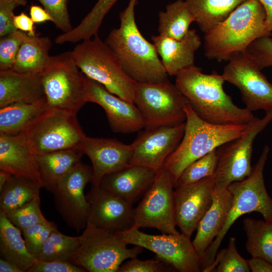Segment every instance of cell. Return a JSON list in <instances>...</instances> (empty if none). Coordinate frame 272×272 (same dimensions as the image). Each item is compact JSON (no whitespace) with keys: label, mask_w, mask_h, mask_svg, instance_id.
<instances>
[{"label":"cell","mask_w":272,"mask_h":272,"mask_svg":"<svg viewBox=\"0 0 272 272\" xmlns=\"http://www.w3.org/2000/svg\"><path fill=\"white\" fill-rule=\"evenodd\" d=\"M223 75L204 74L194 64L180 71L175 85L202 120L219 125H243L255 116L246 108L236 106L223 89Z\"/></svg>","instance_id":"1"},{"label":"cell","mask_w":272,"mask_h":272,"mask_svg":"<svg viewBox=\"0 0 272 272\" xmlns=\"http://www.w3.org/2000/svg\"><path fill=\"white\" fill-rule=\"evenodd\" d=\"M138 0H129L119 15L120 25L108 34L105 42L120 61L127 75L138 83L168 80L154 44L146 39L137 26L135 8Z\"/></svg>","instance_id":"2"},{"label":"cell","mask_w":272,"mask_h":272,"mask_svg":"<svg viewBox=\"0 0 272 272\" xmlns=\"http://www.w3.org/2000/svg\"><path fill=\"white\" fill-rule=\"evenodd\" d=\"M265 12L258 0H247L226 19L205 33L203 48L209 59L228 61L234 54L244 52L258 38L270 36Z\"/></svg>","instance_id":"3"},{"label":"cell","mask_w":272,"mask_h":272,"mask_svg":"<svg viewBox=\"0 0 272 272\" xmlns=\"http://www.w3.org/2000/svg\"><path fill=\"white\" fill-rule=\"evenodd\" d=\"M184 109L186 118L183 137L163 167L171 175L174 187L180 175L188 166L223 144L241 137L248 124L209 123L196 114L188 101Z\"/></svg>","instance_id":"4"},{"label":"cell","mask_w":272,"mask_h":272,"mask_svg":"<svg viewBox=\"0 0 272 272\" xmlns=\"http://www.w3.org/2000/svg\"><path fill=\"white\" fill-rule=\"evenodd\" d=\"M269 151L268 146H265L251 174L241 181L232 183L227 187L233 195L231 207L221 232L200 259L201 271L207 272L212 265L224 237L240 216L256 212L260 214L265 221H272V198L267 192L263 178Z\"/></svg>","instance_id":"5"},{"label":"cell","mask_w":272,"mask_h":272,"mask_svg":"<svg viewBox=\"0 0 272 272\" xmlns=\"http://www.w3.org/2000/svg\"><path fill=\"white\" fill-rule=\"evenodd\" d=\"M72 54L76 65L88 78L101 84L110 93L134 103L138 83L127 75L116 54L98 34L77 44Z\"/></svg>","instance_id":"6"},{"label":"cell","mask_w":272,"mask_h":272,"mask_svg":"<svg viewBox=\"0 0 272 272\" xmlns=\"http://www.w3.org/2000/svg\"><path fill=\"white\" fill-rule=\"evenodd\" d=\"M79 70L72 51L50 56L41 73L47 109L77 115L88 102V78Z\"/></svg>","instance_id":"7"},{"label":"cell","mask_w":272,"mask_h":272,"mask_svg":"<svg viewBox=\"0 0 272 272\" xmlns=\"http://www.w3.org/2000/svg\"><path fill=\"white\" fill-rule=\"evenodd\" d=\"M79 248L69 261L90 272H117L125 260L137 257L142 247L128 248L113 232L87 224Z\"/></svg>","instance_id":"8"},{"label":"cell","mask_w":272,"mask_h":272,"mask_svg":"<svg viewBox=\"0 0 272 272\" xmlns=\"http://www.w3.org/2000/svg\"><path fill=\"white\" fill-rule=\"evenodd\" d=\"M187 98L168 79L153 83H138L134 103L144 119V128L174 126L185 122Z\"/></svg>","instance_id":"9"},{"label":"cell","mask_w":272,"mask_h":272,"mask_svg":"<svg viewBox=\"0 0 272 272\" xmlns=\"http://www.w3.org/2000/svg\"><path fill=\"white\" fill-rule=\"evenodd\" d=\"M272 121V110L265 111L262 118L255 117L239 138L217 149V165L214 175L215 189L227 188L232 183L241 181L253 170L251 161L256 137Z\"/></svg>","instance_id":"10"},{"label":"cell","mask_w":272,"mask_h":272,"mask_svg":"<svg viewBox=\"0 0 272 272\" xmlns=\"http://www.w3.org/2000/svg\"><path fill=\"white\" fill-rule=\"evenodd\" d=\"M22 132L37 155L79 147L86 137L76 114L47 108Z\"/></svg>","instance_id":"11"},{"label":"cell","mask_w":272,"mask_h":272,"mask_svg":"<svg viewBox=\"0 0 272 272\" xmlns=\"http://www.w3.org/2000/svg\"><path fill=\"white\" fill-rule=\"evenodd\" d=\"M127 245L142 247L154 252L159 258L179 272H200L199 257L190 237L179 233L151 235L141 232L139 228L116 232Z\"/></svg>","instance_id":"12"},{"label":"cell","mask_w":272,"mask_h":272,"mask_svg":"<svg viewBox=\"0 0 272 272\" xmlns=\"http://www.w3.org/2000/svg\"><path fill=\"white\" fill-rule=\"evenodd\" d=\"M174 185L163 167L134 209L133 227L154 228L162 233L178 234L175 219Z\"/></svg>","instance_id":"13"},{"label":"cell","mask_w":272,"mask_h":272,"mask_svg":"<svg viewBox=\"0 0 272 272\" xmlns=\"http://www.w3.org/2000/svg\"><path fill=\"white\" fill-rule=\"evenodd\" d=\"M93 178L92 167L80 161L52 193L57 211L67 225L77 232L84 230L87 224L89 204L84 189Z\"/></svg>","instance_id":"14"},{"label":"cell","mask_w":272,"mask_h":272,"mask_svg":"<svg viewBox=\"0 0 272 272\" xmlns=\"http://www.w3.org/2000/svg\"><path fill=\"white\" fill-rule=\"evenodd\" d=\"M228 61L222 75L239 90L246 108L252 112L272 110V84L245 51L234 54Z\"/></svg>","instance_id":"15"},{"label":"cell","mask_w":272,"mask_h":272,"mask_svg":"<svg viewBox=\"0 0 272 272\" xmlns=\"http://www.w3.org/2000/svg\"><path fill=\"white\" fill-rule=\"evenodd\" d=\"M185 122L174 126L145 128L132 144L130 164L150 167L158 171L181 140Z\"/></svg>","instance_id":"16"},{"label":"cell","mask_w":272,"mask_h":272,"mask_svg":"<svg viewBox=\"0 0 272 272\" xmlns=\"http://www.w3.org/2000/svg\"><path fill=\"white\" fill-rule=\"evenodd\" d=\"M215 190L214 175L174 190L175 219L181 233L190 237L210 208Z\"/></svg>","instance_id":"17"},{"label":"cell","mask_w":272,"mask_h":272,"mask_svg":"<svg viewBox=\"0 0 272 272\" xmlns=\"http://www.w3.org/2000/svg\"><path fill=\"white\" fill-rule=\"evenodd\" d=\"M86 196L89 204L87 224L113 232L125 231L133 226V203L93 184Z\"/></svg>","instance_id":"18"},{"label":"cell","mask_w":272,"mask_h":272,"mask_svg":"<svg viewBox=\"0 0 272 272\" xmlns=\"http://www.w3.org/2000/svg\"><path fill=\"white\" fill-rule=\"evenodd\" d=\"M87 102L96 103L105 111L112 130L128 133L145 128L143 115L134 103L110 93L99 83L88 78Z\"/></svg>","instance_id":"19"},{"label":"cell","mask_w":272,"mask_h":272,"mask_svg":"<svg viewBox=\"0 0 272 272\" xmlns=\"http://www.w3.org/2000/svg\"><path fill=\"white\" fill-rule=\"evenodd\" d=\"M79 148L92 164V184L98 186L103 176L130 164L131 145L116 139L86 137Z\"/></svg>","instance_id":"20"},{"label":"cell","mask_w":272,"mask_h":272,"mask_svg":"<svg viewBox=\"0 0 272 272\" xmlns=\"http://www.w3.org/2000/svg\"><path fill=\"white\" fill-rule=\"evenodd\" d=\"M37 155L24 133L0 134V170L41 185Z\"/></svg>","instance_id":"21"},{"label":"cell","mask_w":272,"mask_h":272,"mask_svg":"<svg viewBox=\"0 0 272 272\" xmlns=\"http://www.w3.org/2000/svg\"><path fill=\"white\" fill-rule=\"evenodd\" d=\"M157 171L147 166L129 164L103 176L99 185L133 204L151 187Z\"/></svg>","instance_id":"22"},{"label":"cell","mask_w":272,"mask_h":272,"mask_svg":"<svg viewBox=\"0 0 272 272\" xmlns=\"http://www.w3.org/2000/svg\"><path fill=\"white\" fill-rule=\"evenodd\" d=\"M163 66L169 76H176L183 69L194 64L195 52L200 47V38L195 29L175 39L158 35L151 37Z\"/></svg>","instance_id":"23"},{"label":"cell","mask_w":272,"mask_h":272,"mask_svg":"<svg viewBox=\"0 0 272 272\" xmlns=\"http://www.w3.org/2000/svg\"><path fill=\"white\" fill-rule=\"evenodd\" d=\"M44 97L41 74L0 71V108L15 103H33Z\"/></svg>","instance_id":"24"},{"label":"cell","mask_w":272,"mask_h":272,"mask_svg":"<svg viewBox=\"0 0 272 272\" xmlns=\"http://www.w3.org/2000/svg\"><path fill=\"white\" fill-rule=\"evenodd\" d=\"M232 201V194L228 188L215 189L212 205L199 221L192 241L199 259L223 228Z\"/></svg>","instance_id":"25"},{"label":"cell","mask_w":272,"mask_h":272,"mask_svg":"<svg viewBox=\"0 0 272 272\" xmlns=\"http://www.w3.org/2000/svg\"><path fill=\"white\" fill-rule=\"evenodd\" d=\"M84 155L79 147L37 155L42 187L52 193L59 182Z\"/></svg>","instance_id":"26"},{"label":"cell","mask_w":272,"mask_h":272,"mask_svg":"<svg viewBox=\"0 0 272 272\" xmlns=\"http://www.w3.org/2000/svg\"><path fill=\"white\" fill-rule=\"evenodd\" d=\"M22 234L6 215L0 212L1 258L12 262L27 271L37 259L28 251Z\"/></svg>","instance_id":"27"},{"label":"cell","mask_w":272,"mask_h":272,"mask_svg":"<svg viewBox=\"0 0 272 272\" xmlns=\"http://www.w3.org/2000/svg\"><path fill=\"white\" fill-rule=\"evenodd\" d=\"M52 45L47 36L26 34L12 70L20 73L41 74L49 60Z\"/></svg>","instance_id":"28"},{"label":"cell","mask_w":272,"mask_h":272,"mask_svg":"<svg viewBox=\"0 0 272 272\" xmlns=\"http://www.w3.org/2000/svg\"><path fill=\"white\" fill-rule=\"evenodd\" d=\"M46 109L45 97L33 103H15L0 108V134L21 133Z\"/></svg>","instance_id":"29"},{"label":"cell","mask_w":272,"mask_h":272,"mask_svg":"<svg viewBox=\"0 0 272 272\" xmlns=\"http://www.w3.org/2000/svg\"><path fill=\"white\" fill-rule=\"evenodd\" d=\"M247 0H185L195 22L205 34L226 19Z\"/></svg>","instance_id":"30"},{"label":"cell","mask_w":272,"mask_h":272,"mask_svg":"<svg viewBox=\"0 0 272 272\" xmlns=\"http://www.w3.org/2000/svg\"><path fill=\"white\" fill-rule=\"evenodd\" d=\"M195 18L183 0H176L166 5L165 10L158 14L159 35L175 39L184 37Z\"/></svg>","instance_id":"31"},{"label":"cell","mask_w":272,"mask_h":272,"mask_svg":"<svg viewBox=\"0 0 272 272\" xmlns=\"http://www.w3.org/2000/svg\"><path fill=\"white\" fill-rule=\"evenodd\" d=\"M118 0H97L80 24L72 30L58 35L56 44L76 43L91 38L98 34L103 20Z\"/></svg>","instance_id":"32"},{"label":"cell","mask_w":272,"mask_h":272,"mask_svg":"<svg viewBox=\"0 0 272 272\" xmlns=\"http://www.w3.org/2000/svg\"><path fill=\"white\" fill-rule=\"evenodd\" d=\"M40 184L13 175L0 190V212L5 214L40 198Z\"/></svg>","instance_id":"33"},{"label":"cell","mask_w":272,"mask_h":272,"mask_svg":"<svg viewBox=\"0 0 272 272\" xmlns=\"http://www.w3.org/2000/svg\"><path fill=\"white\" fill-rule=\"evenodd\" d=\"M243 224L247 252L251 256L262 258L272 264V221L247 218Z\"/></svg>","instance_id":"34"},{"label":"cell","mask_w":272,"mask_h":272,"mask_svg":"<svg viewBox=\"0 0 272 272\" xmlns=\"http://www.w3.org/2000/svg\"><path fill=\"white\" fill-rule=\"evenodd\" d=\"M81 242V236L64 235L56 227L42 245L36 258L44 261H69L79 248Z\"/></svg>","instance_id":"35"},{"label":"cell","mask_w":272,"mask_h":272,"mask_svg":"<svg viewBox=\"0 0 272 272\" xmlns=\"http://www.w3.org/2000/svg\"><path fill=\"white\" fill-rule=\"evenodd\" d=\"M247 260L238 252L236 239L230 237L228 246L217 253L212 265L207 272H249Z\"/></svg>","instance_id":"36"},{"label":"cell","mask_w":272,"mask_h":272,"mask_svg":"<svg viewBox=\"0 0 272 272\" xmlns=\"http://www.w3.org/2000/svg\"><path fill=\"white\" fill-rule=\"evenodd\" d=\"M217 165V149L192 162L182 172L175 188L195 182L213 176Z\"/></svg>","instance_id":"37"},{"label":"cell","mask_w":272,"mask_h":272,"mask_svg":"<svg viewBox=\"0 0 272 272\" xmlns=\"http://www.w3.org/2000/svg\"><path fill=\"white\" fill-rule=\"evenodd\" d=\"M6 215L10 221L21 231L48 221L41 211L40 198L35 199Z\"/></svg>","instance_id":"38"},{"label":"cell","mask_w":272,"mask_h":272,"mask_svg":"<svg viewBox=\"0 0 272 272\" xmlns=\"http://www.w3.org/2000/svg\"><path fill=\"white\" fill-rule=\"evenodd\" d=\"M26 33L16 30L0 39V71L12 70Z\"/></svg>","instance_id":"39"},{"label":"cell","mask_w":272,"mask_h":272,"mask_svg":"<svg viewBox=\"0 0 272 272\" xmlns=\"http://www.w3.org/2000/svg\"><path fill=\"white\" fill-rule=\"evenodd\" d=\"M57 227L53 222L37 224L21 231L26 247L35 258L52 231Z\"/></svg>","instance_id":"40"},{"label":"cell","mask_w":272,"mask_h":272,"mask_svg":"<svg viewBox=\"0 0 272 272\" xmlns=\"http://www.w3.org/2000/svg\"><path fill=\"white\" fill-rule=\"evenodd\" d=\"M269 36L258 38L245 50L260 70L272 66V38Z\"/></svg>","instance_id":"41"},{"label":"cell","mask_w":272,"mask_h":272,"mask_svg":"<svg viewBox=\"0 0 272 272\" xmlns=\"http://www.w3.org/2000/svg\"><path fill=\"white\" fill-rule=\"evenodd\" d=\"M52 19V22L63 33L73 29L68 12L69 0H38Z\"/></svg>","instance_id":"42"},{"label":"cell","mask_w":272,"mask_h":272,"mask_svg":"<svg viewBox=\"0 0 272 272\" xmlns=\"http://www.w3.org/2000/svg\"><path fill=\"white\" fill-rule=\"evenodd\" d=\"M175 271L165 261L157 256L152 259L141 260L134 257L122 264L117 272H165Z\"/></svg>","instance_id":"43"},{"label":"cell","mask_w":272,"mask_h":272,"mask_svg":"<svg viewBox=\"0 0 272 272\" xmlns=\"http://www.w3.org/2000/svg\"><path fill=\"white\" fill-rule=\"evenodd\" d=\"M84 268L67 260L44 261L37 260L27 272H85Z\"/></svg>","instance_id":"44"},{"label":"cell","mask_w":272,"mask_h":272,"mask_svg":"<svg viewBox=\"0 0 272 272\" xmlns=\"http://www.w3.org/2000/svg\"><path fill=\"white\" fill-rule=\"evenodd\" d=\"M18 7L14 0H0V36L17 29L13 24L14 10Z\"/></svg>","instance_id":"45"},{"label":"cell","mask_w":272,"mask_h":272,"mask_svg":"<svg viewBox=\"0 0 272 272\" xmlns=\"http://www.w3.org/2000/svg\"><path fill=\"white\" fill-rule=\"evenodd\" d=\"M13 24L17 30L27 32L29 36L36 35L34 29V22L27 15L22 12L18 15H14Z\"/></svg>","instance_id":"46"},{"label":"cell","mask_w":272,"mask_h":272,"mask_svg":"<svg viewBox=\"0 0 272 272\" xmlns=\"http://www.w3.org/2000/svg\"><path fill=\"white\" fill-rule=\"evenodd\" d=\"M247 262L252 272H272V264L262 258L252 256Z\"/></svg>","instance_id":"47"},{"label":"cell","mask_w":272,"mask_h":272,"mask_svg":"<svg viewBox=\"0 0 272 272\" xmlns=\"http://www.w3.org/2000/svg\"><path fill=\"white\" fill-rule=\"evenodd\" d=\"M31 18L34 23H43L46 21H52L51 16L43 8L37 5H32L29 11Z\"/></svg>","instance_id":"48"},{"label":"cell","mask_w":272,"mask_h":272,"mask_svg":"<svg viewBox=\"0 0 272 272\" xmlns=\"http://www.w3.org/2000/svg\"><path fill=\"white\" fill-rule=\"evenodd\" d=\"M264 8L266 17L265 23L268 31L272 32V0H258Z\"/></svg>","instance_id":"49"},{"label":"cell","mask_w":272,"mask_h":272,"mask_svg":"<svg viewBox=\"0 0 272 272\" xmlns=\"http://www.w3.org/2000/svg\"><path fill=\"white\" fill-rule=\"evenodd\" d=\"M1 272H24L25 271L16 264L3 259L0 258Z\"/></svg>","instance_id":"50"},{"label":"cell","mask_w":272,"mask_h":272,"mask_svg":"<svg viewBox=\"0 0 272 272\" xmlns=\"http://www.w3.org/2000/svg\"><path fill=\"white\" fill-rule=\"evenodd\" d=\"M13 175L8 172L0 170V190L12 178Z\"/></svg>","instance_id":"51"},{"label":"cell","mask_w":272,"mask_h":272,"mask_svg":"<svg viewBox=\"0 0 272 272\" xmlns=\"http://www.w3.org/2000/svg\"><path fill=\"white\" fill-rule=\"evenodd\" d=\"M14 1L16 3L18 6H24L27 3V0H14Z\"/></svg>","instance_id":"52"}]
</instances>
